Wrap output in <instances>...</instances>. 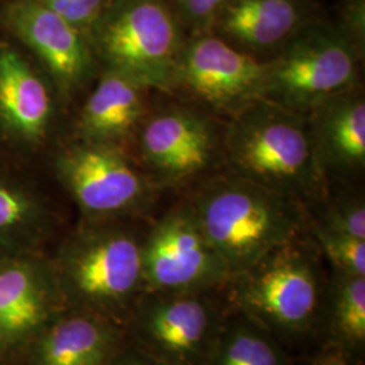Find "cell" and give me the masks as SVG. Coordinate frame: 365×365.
Returning a JSON list of instances; mask_svg holds the SVG:
<instances>
[{"label":"cell","instance_id":"6da1fadb","mask_svg":"<svg viewBox=\"0 0 365 365\" xmlns=\"http://www.w3.org/2000/svg\"><path fill=\"white\" fill-rule=\"evenodd\" d=\"M49 257L66 309L126 329L145 294L143 240L120 221L84 222Z\"/></svg>","mask_w":365,"mask_h":365},{"label":"cell","instance_id":"7a4b0ae2","mask_svg":"<svg viewBox=\"0 0 365 365\" xmlns=\"http://www.w3.org/2000/svg\"><path fill=\"white\" fill-rule=\"evenodd\" d=\"M187 203L232 277L295 240L303 223L295 199L237 175L203 184Z\"/></svg>","mask_w":365,"mask_h":365},{"label":"cell","instance_id":"3957f363","mask_svg":"<svg viewBox=\"0 0 365 365\" xmlns=\"http://www.w3.org/2000/svg\"><path fill=\"white\" fill-rule=\"evenodd\" d=\"M225 148L237 176L292 199L319 190L322 168L303 113L257 99L233 114Z\"/></svg>","mask_w":365,"mask_h":365},{"label":"cell","instance_id":"277c9868","mask_svg":"<svg viewBox=\"0 0 365 365\" xmlns=\"http://www.w3.org/2000/svg\"><path fill=\"white\" fill-rule=\"evenodd\" d=\"M93 56L143 88L176 81L182 30L168 0H115L90 27Z\"/></svg>","mask_w":365,"mask_h":365},{"label":"cell","instance_id":"5b68a950","mask_svg":"<svg viewBox=\"0 0 365 365\" xmlns=\"http://www.w3.org/2000/svg\"><path fill=\"white\" fill-rule=\"evenodd\" d=\"M227 284L241 315L271 334H303L321 312L324 288L318 261L297 238L233 276Z\"/></svg>","mask_w":365,"mask_h":365},{"label":"cell","instance_id":"8992f818","mask_svg":"<svg viewBox=\"0 0 365 365\" xmlns=\"http://www.w3.org/2000/svg\"><path fill=\"white\" fill-rule=\"evenodd\" d=\"M280 56L267 63L262 99L306 114L349 91L357 75V53L351 34L315 22L302 25Z\"/></svg>","mask_w":365,"mask_h":365},{"label":"cell","instance_id":"52a82bcc","mask_svg":"<svg viewBox=\"0 0 365 365\" xmlns=\"http://www.w3.org/2000/svg\"><path fill=\"white\" fill-rule=\"evenodd\" d=\"M56 173L84 222L122 221L143 215L155 187L115 144L80 140L56 157Z\"/></svg>","mask_w":365,"mask_h":365},{"label":"cell","instance_id":"ba28073f","mask_svg":"<svg viewBox=\"0 0 365 365\" xmlns=\"http://www.w3.org/2000/svg\"><path fill=\"white\" fill-rule=\"evenodd\" d=\"M222 325L221 310L209 292L144 294L126 334L157 364L206 365Z\"/></svg>","mask_w":365,"mask_h":365},{"label":"cell","instance_id":"9c48e42d","mask_svg":"<svg viewBox=\"0 0 365 365\" xmlns=\"http://www.w3.org/2000/svg\"><path fill=\"white\" fill-rule=\"evenodd\" d=\"M143 276L145 294L210 292L232 279L188 203L163 215L143 240Z\"/></svg>","mask_w":365,"mask_h":365},{"label":"cell","instance_id":"30bf717a","mask_svg":"<svg viewBox=\"0 0 365 365\" xmlns=\"http://www.w3.org/2000/svg\"><path fill=\"white\" fill-rule=\"evenodd\" d=\"M66 310L49 256L43 252L0 256V360L4 364L18 361Z\"/></svg>","mask_w":365,"mask_h":365},{"label":"cell","instance_id":"8fae6325","mask_svg":"<svg viewBox=\"0 0 365 365\" xmlns=\"http://www.w3.org/2000/svg\"><path fill=\"white\" fill-rule=\"evenodd\" d=\"M265 80L267 63L226 39L207 34L182 43L176 81L220 110L235 114L262 99Z\"/></svg>","mask_w":365,"mask_h":365},{"label":"cell","instance_id":"7c38bea8","mask_svg":"<svg viewBox=\"0 0 365 365\" xmlns=\"http://www.w3.org/2000/svg\"><path fill=\"white\" fill-rule=\"evenodd\" d=\"M6 26L45 66L64 95L78 91L92 76L93 52L83 31L39 0H14L3 13Z\"/></svg>","mask_w":365,"mask_h":365},{"label":"cell","instance_id":"4fadbf2b","mask_svg":"<svg viewBox=\"0 0 365 365\" xmlns=\"http://www.w3.org/2000/svg\"><path fill=\"white\" fill-rule=\"evenodd\" d=\"M140 153L160 184H179L209 168L215 134L209 122L185 110H165L140 131Z\"/></svg>","mask_w":365,"mask_h":365},{"label":"cell","instance_id":"5bb4252c","mask_svg":"<svg viewBox=\"0 0 365 365\" xmlns=\"http://www.w3.org/2000/svg\"><path fill=\"white\" fill-rule=\"evenodd\" d=\"M128 342L126 329L66 309L18 359L21 365H110Z\"/></svg>","mask_w":365,"mask_h":365},{"label":"cell","instance_id":"9a60e30c","mask_svg":"<svg viewBox=\"0 0 365 365\" xmlns=\"http://www.w3.org/2000/svg\"><path fill=\"white\" fill-rule=\"evenodd\" d=\"M49 83L14 46L0 43V131L18 144H42L52 128Z\"/></svg>","mask_w":365,"mask_h":365},{"label":"cell","instance_id":"2e32d148","mask_svg":"<svg viewBox=\"0 0 365 365\" xmlns=\"http://www.w3.org/2000/svg\"><path fill=\"white\" fill-rule=\"evenodd\" d=\"M214 25L245 52H267L303 25V7L300 0H226Z\"/></svg>","mask_w":365,"mask_h":365},{"label":"cell","instance_id":"e0dca14e","mask_svg":"<svg viewBox=\"0 0 365 365\" xmlns=\"http://www.w3.org/2000/svg\"><path fill=\"white\" fill-rule=\"evenodd\" d=\"M310 122L314 149L321 168L352 170L365 163V102L344 92L317 106Z\"/></svg>","mask_w":365,"mask_h":365},{"label":"cell","instance_id":"ac0fdd59","mask_svg":"<svg viewBox=\"0 0 365 365\" xmlns=\"http://www.w3.org/2000/svg\"><path fill=\"white\" fill-rule=\"evenodd\" d=\"M143 87L106 69L80 111V140L118 145L129 137L144 115Z\"/></svg>","mask_w":365,"mask_h":365},{"label":"cell","instance_id":"d6986e66","mask_svg":"<svg viewBox=\"0 0 365 365\" xmlns=\"http://www.w3.org/2000/svg\"><path fill=\"white\" fill-rule=\"evenodd\" d=\"M54 217L45 197L0 173V256L43 252Z\"/></svg>","mask_w":365,"mask_h":365},{"label":"cell","instance_id":"ffe728a7","mask_svg":"<svg viewBox=\"0 0 365 365\" xmlns=\"http://www.w3.org/2000/svg\"><path fill=\"white\" fill-rule=\"evenodd\" d=\"M206 365H289L271 333L242 317L223 322Z\"/></svg>","mask_w":365,"mask_h":365},{"label":"cell","instance_id":"44dd1931","mask_svg":"<svg viewBox=\"0 0 365 365\" xmlns=\"http://www.w3.org/2000/svg\"><path fill=\"white\" fill-rule=\"evenodd\" d=\"M330 325L339 342L352 351L365 344V276L334 271L330 287Z\"/></svg>","mask_w":365,"mask_h":365},{"label":"cell","instance_id":"7402d4cb","mask_svg":"<svg viewBox=\"0 0 365 365\" xmlns=\"http://www.w3.org/2000/svg\"><path fill=\"white\" fill-rule=\"evenodd\" d=\"M313 233L319 248L336 272L365 276V241L329 230L314 223Z\"/></svg>","mask_w":365,"mask_h":365},{"label":"cell","instance_id":"603a6c76","mask_svg":"<svg viewBox=\"0 0 365 365\" xmlns=\"http://www.w3.org/2000/svg\"><path fill=\"white\" fill-rule=\"evenodd\" d=\"M329 230L365 241V207L361 199H344L327 207L317 222Z\"/></svg>","mask_w":365,"mask_h":365},{"label":"cell","instance_id":"cb8c5ba5","mask_svg":"<svg viewBox=\"0 0 365 365\" xmlns=\"http://www.w3.org/2000/svg\"><path fill=\"white\" fill-rule=\"evenodd\" d=\"M78 30L90 29L103 13L107 0H39Z\"/></svg>","mask_w":365,"mask_h":365},{"label":"cell","instance_id":"d4e9b609","mask_svg":"<svg viewBox=\"0 0 365 365\" xmlns=\"http://www.w3.org/2000/svg\"><path fill=\"white\" fill-rule=\"evenodd\" d=\"M178 11L195 27L212 25L226 0H173Z\"/></svg>","mask_w":365,"mask_h":365},{"label":"cell","instance_id":"484cf974","mask_svg":"<svg viewBox=\"0 0 365 365\" xmlns=\"http://www.w3.org/2000/svg\"><path fill=\"white\" fill-rule=\"evenodd\" d=\"M110 365H157V363L128 341Z\"/></svg>","mask_w":365,"mask_h":365},{"label":"cell","instance_id":"4316f807","mask_svg":"<svg viewBox=\"0 0 365 365\" xmlns=\"http://www.w3.org/2000/svg\"><path fill=\"white\" fill-rule=\"evenodd\" d=\"M321 365H345L344 360L339 357H329Z\"/></svg>","mask_w":365,"mask_h":365},{"label":"cell","instance_id":"83f0119b","mask_svg":"<svg viewBox=\"0 0 365 365\" xmlns=\"http://www.w3.org/2000/svg\"><path fill=\"white\" fill-rule=\"evenodd\" d=\"M0 365H7V364H4V363H3V361H1V360H0Z\"/></svg>","mask_w":365,"mask_h":365},{"label":"cell","instance_id":"f1b7e54d","mask_svg":"<svg viewBox=\"0 0 365 365\" xmlns=\"http://www.w3.org/2000/svg\"><path fill=\"white\" fill-rule=\"evenodd\" d=\"M157 365H164V364H157Z\"/></svg>","mask_w":365,"mask_h":365}]
</instances>
